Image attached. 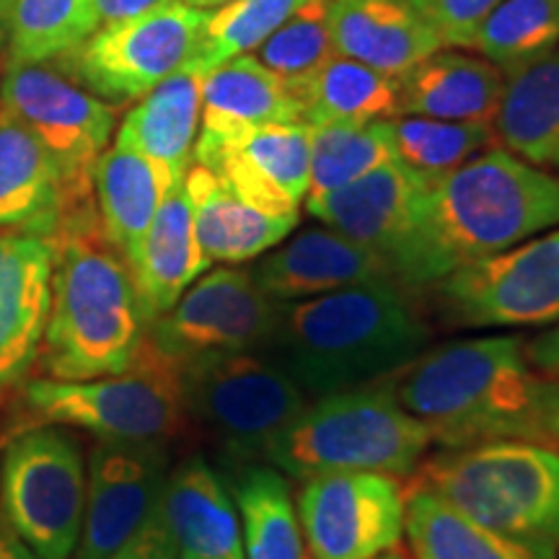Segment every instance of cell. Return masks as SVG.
Masks as SVG:
<instances>
[{"label": "cell", "instance_id": "obj_1", "mask_svg": "<svg viewBox=\"0 0 559 559\" xmlns=\"http://www.w3.org/2000/svg\"><path fill=\"white\" fill-rule=\"evenodd\" d=\"M557 226L559 177L506 148H489L430 181L394 277L425 288Z\"/></svg>", "mask_w": 559, "mask_h": 559}, {"label": "cell", "instance_id": "obj_2", "mask_svg": "<svg viewBox=\"0 0 559 559\" xmlns=\"http://www.w3.org/2000/svg\"><path fill=\"white\" fill-rule=\"evenodd\" d=\"M391 396L445 449L528 440L549 445L542 423L547 379L521 337H477L425 349L383 379Z\"/></svg>", "mask_w": 559, "mask_h": 559}, {"label": "cell", "instance_id": "obj_3", "mask_svg": "<svg viewBox=\"0 0 559 559\" xmlns=\"http://www.w3.org/2000/svg\"><path fill=\"white\" fill-rule=\"evenodd\" d=\"M430 337L400 283L376 280L283 304L264 353L309 400H319L389 379L423 355Z\"/></svg>", "mask_w": 559, "mask_h": 559}, {"label": "cell", "instance_id": "obj_4", "mask_svg": "<svg viewBox=\"0 0 559 559\" xmlns=\"http://www.w3.org/2000/svg\"><path fill=\"white\" fill-rule=\"evenodd\" d=\"M55 243L52 306L41 340L47 373L58 381L122 373L151 324L128 260L104 236L94 202L60 223Z\"/></svg>", "mask_w": 559, "mask_h": 559}, {"label": "cell", "instance_id": "obj_5", "mask_svg": "<svg viewBox=\"0 0 559 559\" xmlns=\"http://www.w3.org/2000/svg\"><path fill=\"white\" fill-rule=\"evenodd\" d=\"M510 539L559 551V451L528 440L445 449L400 481Z\"/></svg>", "mask_w": 559, "mask_h": 559}, {"label": "cell", "instance_id": "obj_6", "mask_svg": "<svg viewBox=\"0 0 559 559\" xmlns=\"http://www.w3.org/2000/svg\"><path fill=\"white\" fill-rule=\"evenodd\" d=\"M432 432L391 396L383 381L306 404L264 451L272 469L293 479L334 472H379L404 479L425 459Z\"/></svg>", "mask_w": 559, "mask_h": 559}, {"label": "cell", "instance_id": "obj_7", "mask_svg": "<svg viewBox=\"0 0 559 559\" xmlns=\"http://www.w3.org/2000/svg\"><path fill=\"white\" fill-rule=\"evenodd\" d=\"M185 417L230 459H264L311 400L264 349L207 353L179 366Z\"/></svg>", "mask_w": 559, "mask_h": 559}, {"label": "cell", "instance_id": "obj_8", "mask_svg": "<svg viewBox=\"0 0 559 559\" xmlns=\"http://www.w3.org/2000/svg\"><path fill=\"white\" fill-rule=\"evenodd\" d=\"M26 404L39 423L70 425L99 440H166L187 419L179 362L158 353L148 337L122 373L88 381H32Z\"/></svg>", "mask_w": 559, "mask_h": 559}, {"label": "cell", "instance_id": "obj_9", "mask_svg": "<svg viewBox=\"0 0 559 559\" xmlns=\"http://www.w3.org/2000/svg\"><path fill=\"white\" fill-rule=\"evenodd\" d=\"M207 19L210 11L169 0L143 16L99 26L58 58L60 70L111 107L138 102L190 62Z\"/></svg>", "mask_w": 559, "mask_h": 559}, {"label": "cell", "instance_id": "obj_10", "mask_svg": "<svg viewBox=\"0 0 559 559\" xmlns=\"http://www.w3.org/2000/svg\"><path fill=\"white\" fill-rule=\"evenodd\" d=\"M0 498L9 526L39 559H70L86 510V464L66 432L39 428L3 456Z\"/></svg>", "mask_w": 559, "mask_h": 559}, {"label": "cell", "instance_id": "obj_11", "mask_svg": "<svg viewBox=\"0 0 559 559\" xmlns=\"http://www.w3.org/2000/svg\"><path fill=\"white\" fill-rule=\"evenodd\" d=\"M438 313L461 330L559 321V226L432 283Z\"/></svg>", "mask_w": 559, "mask_h": 559}, {"label": "cell", "instance_id": "obj_12", "mask_svg": "<svg viewBox=\"0 0 559 559\" xmlns=\"http://www.w3.org/2000/svg\"><path fill=\"white\" fill-rule=\"evenodd\" d=\"M0 111L45 145L75 202L94 200V166L107 151L117 111L45 62L9 66L0 83Z\"/></svg>", "mask_w": 559, "mask_h": 559}, {"label": "cell", "instance_id": "obj_13", "mask_svg": "<svg viewBox=\"0 0 559 559\" xmlns=\"http://www.w3.org/2000/svg\"><path fill=\"white\" fill-rule=\"evenodd\" d=\"M283 304L257 285L251 270H207L169 311L148 324V340L174 362L228 349H267Z\"/></svg>", "mask_w": 559, "mask_h": 559}, {"label": "cell", "instance_id": "obj_14", "mask_svg": "<svg viewBox=\"0 0 559 559\" xmlns=\"http://www.w3.org/2000/svg\"><path fill=\"white\" fill-rule=\"evenodd\" d=\"M298 523L311 559H370L402 539V487L379 472L311 477L298 492Z\"/></svg>", "mask_w": 559, "mask_h": 559}, {"label": "cell", "instance_id": "obj_15", "mask_svg": "<svg viewBox=\"0 0 559 559\" xmlns=\"http://www.w3.org/2000/svg\"><path fill=\"white\" fill-rule=\"evenodd\" d=\"M171 461L164 440H99L86 474L81 539L70 559H107L158 506Z\"/></svg>", "mask_w": 559, "mask_h": 559}, {"label": "cell", "instance_id": "obj_16", "mask_svg": "<svg viewBox=\"0 0 559 559\" xmlns=\"http://www.w3.org/2000/svg\"><path fill=\"white\" fill-rule=\"evenodd\" d=\"M192 164L218 174L262 213L298 218L311 181V128L304 122L264 124L218 143L194 145Z\"/></svg>", "mask_w": 559, "mask_h": 559}, {"label": "cell", "instance_id": "obj_17", "mask_svg": "<svg viewBox=\"0 0 559 559\" xmlns=\"http://www.w3.org/2000/svg\"><path fill=\"white\" fill-rule=\"evenodd\" d=\"M428 185L430 179L394 158L340 190L306 200V210L324 226L376 251L394 275L415 230Z\"/></svg>", "mask_w": 559, "mask_h": 559}, {"label": "cell", "instance_id": "obj_18", "mask_svg": "<svg viewBox=\"0 0 559 559\" xmlns=\"http://www.w3.org/2000/svg\"><path fill=\"white\" fill-rule=\"evenodd\" d=\"M55 236L0 234V396L37 360L52 306Z\"/></svg>", "mask_w": 559, "mask_h": 559}, {"label": "cell", "instance_id": "obj_19", "mask_svg": "<svg viewBox=\"0 0 559 559\" xmlns=\"http://www.w3.org/2000/svg\"><path fill=\"white\" fill-rule=\"evenodd\" d=\"M257 285L280 304L306 300L353 285L394 280L376 251L330 226L306 228L251 270Z\"/></svg>", "mask_w": 559, "mask_h": 559}, {"label": "cell", "instance_id": "obj_20", "mask_svg": "<svg viewBox=\"0 0 559 559\" xmlns=\"http://www.w3.org/2000/svg\"><path fill=\"white\" fill-rule=\"evenodd\" d=\"M156 513L179 555L247 559L239 508L202 456H190L169 472Z\"/></svg>", "mask_w": 559, "mask_h": 559}, {"label": "cell", "instance_id": "obj_21", "mask_svg": "<svg viewBox=\"0 0 559 559\" xmlns=\"http://www.w3.org/2000/svg\"><path fill=\"white\" fill-rule=\"evenodd\" d=\"M330 37L334 55L394 79L445 47L407 0H332Z\"/></svg>", "mask_w": 559, "mask_h": 559}, {"label": "cell", "instance_id": "obj_22", "mask_svg": "<svg viewBox=\"0 0 559 559\" xmlns=\"http://www.w3.org/2000/svg\"><path fill=\"white\" fill-rule=\"evenodd\" d=\"M506 73L477 52L440 47L400 75V117L492 124Z\"/></svg>", "mask_w": 559, "mask_h": 559}, {"label": "cell", "instance_id": "obj_23", "mask_svg": "<svg viewBox=\"0 0 559 559\" xmlns=\"http://www.w3.org/2000/svg\"><path fill=\"white\" fill-rule=\"evenodd\" d=\"M91 202L70 198L66 179L45 145L24 124L0 111V230L55 236L70 213Z\"/></svg>", "mask_w": 559, "mask_h": 559}, {"label": "cell", "instance_id": "obj_24", "mask_svg": "<svg viewBox=\"0 0 559 559\" xmlns=\"http://www.w3.org/2000/svg\"><path fill=\"white\" fill-rule=\"evenodd\" d=\"M300 122V107L288 83L254 55H236L202 79L198 143L207 145L264 124Z\"/></svg>", "mask_w": 559, "mask_h": 559}, {"label": "cell", "instance_id": "obj_25", "mask_svg": "<svg viewBox=\"0 0 559 559\" xmlns=\"http://www.w3.org/2000/svg\"><path fill=\"white\" fill-rule=\"evenodd\" d=\"M185 190L192 205L194 234L210 264H241L275 249L298 226V218L270 215L243 202L218 174L192 164Z\"/></svg>", "mask_w": 559, "mask_h": 559}, {"label": "cell", "instance_id": "obj_26", "mask_svg": "<svg viewBox=\"0 0 559 559\" xmlns=\"http://www.w3.org/2000/svg\"><path fill=\"white\" fill-rule=\"evenodd\" d=\"M128 264L151 321L169 311L181 298V293L190 288L202 272L210 270L198 234H194L192 205L187 198L185 179L166 192L156 218L145 230L143 241Z\"/></svg>", "mask_w": 559, "mask_h": 559}, {"label": "cell", "instance_id": "obj_27", "mask_svg": "<svg viewBox=\"0 0 559 559\" xmlns=\"http://www.w3.org/2000/svg\"><path fill=\"white\" fill-rule=\"evenodd\" d=\"M181 179L158 160L122 145L104 151L96 160L91 177L94 205L104 236L124 260L135 254L166 192Z\"/></svg>", "mask_w": 559, "mask_h": 559}, {"label": "cell", "instance_id": "obj_28", "mask_svg": "<svg viewBox=\"0 0 559 559\" xmlns=\"http://www.w3.org/2000/svg\"><path fill=\"white\" fill-rule=\"evenodd\" d=\"M202 79L192 68H179L143 99H138L115 135V145L138 151L177 177H187L202 115Z\"/></svg>", "mask_w": 559, "mask_h": 559}, {"label": "cell", "instance_id": "obj_29", "mask_svg": "<svg viewBox=\"0 0 559 559\" xmlns=\"http://www.w3.org/2000/svg\"><path fill=\"white\" fill-rule=\"evenodd\" d=\"M492 128L500 148L539 169H559V47L508 70Z\"/></svg>", "mask_w": 559, "mask_h": 559}, {"label": "cell", "instance_id": "obj_30", "mask_svg": "<svg viewBox=\"0 0 559 559\" xmlns=\"http://www.w3.org/2000/svg\"><path fill=\"white\" fill-rule=\"evenodd\" d=\"M300 107V122H376L400 117V79L332 55L300 79L285 81Z\"/></svg>", "mask_w": 559, "mask_h": 559}, {"label": "cell", "instance_id": "obj_31", "mask_svg": "<svg viewBox=\"0 0 559 559\" xmlns=\"http://www.w3.org/2000/svg\"><path fill=\"white\" fill-rule=\"evenodd\" d=\"M402 498L415 559H557V551L502 536L423 489Z\"/></svg>", "mask_w": 559, "mask_h": 559}, {"label": "cell", "instance_id": "obj_32", "mask_svg": "<svg viewBox=\"0 0 559 559\" xmlns=\"http://www.w3.org/2000/svg\"><path fill=\"white\" fill-rule=\"evenodd\" d=\"M241 515L243 557L247 559H306L290 487L272 466H247L234 485Z\"/></svg>", "mask_w": 559, "mask_h": 559}, {"label": "cell", "instance_id": "obj_33", "mask_svg": "<svg viewBox=\"0 0 559 559\" xmlns=\"http://www.w3.org/2000/svg\"><path fill=\"white\" fill-rule=\"evenodd\" d=\"M559 47V0H498L461 50L477 52L502 73L542 60Z\"/></svg>", "mask_w": 559, "mask_h": 559}, {"label": "cell", "instance_id": "obj_34", "mask_svg": "<svg viewBox=\"0 0 559 559\" xmlns=\"http://www.w3.org/2000/svg\"><path fill=\"white\" fill-rule=\"evenodd\" d=\"M394 158L391 120L317 124L311 128V181L306 200L340 190Z\"/></svg>", "mask_w": 559, "mask_h": 559}, {"label": "cell", "instance_id": "obj_35", "mask_svg": "<svg viewBox=\"0 0 559 559\" xmlns=\"http://www.w3.org/2000/svg\"><path fill=\"white\" fill-rule=\"evenodd\" d=\"M5 21L11 66L55 62L99 29L94 0H13Z\"/></svg>", "mask_w": 559, "mask_h": 559}, {"label": "cell", "instance_id": "obj_36", "mask_svg": "<svg viewBox=\"0 0 559 559\" xmlns=\"http://www.w3.org/2000/svg\"><path fill=\"white\" fill-rule=\"evenodd\" d=\"M396 158L425 179H438L489 148H500L492 124L445 122L402 115L391 120Z\"/></svg>", "mask_w": 559, "mask_h": 559}, {"label": "cell", "instance_id": "obj_37", "mask_svg": "<svg viewBox=\"0 0 559 559\" xmlns=\"http://www.w3.org/2000/svg\"><path fill=\"white\" fill-rule=\"evenodd\" d=\"M309 0H230L210 11L200 45L187 68L205 75L236 55L254 52L280 24H285Z\"/></svg>", "mask_w": 559, "mask_h": 559}, {"label": "cell", "instance_id": "obj_38", "mask_svg": "<svg viewBox=\"0 0 559 559\" xmlns=\"http://www.w3.org/2000/svg\"><path fill=\"white\" fill-rule=\"evenodd\" d=\"M330 5L332 0H309L285 24H280L251 55L283 81L311 73L313 68H319L334 55L330 37Z\"/></svg>", "mask_w": 559, "mask_h": 559}, {"label": "cell", "instance_id": "obj_39", "mask_svg": "<svg viewBox=\"0 0 559 559\" xmlns=\"http://www.w3.org/2000/svg\"><path fill=\"white\" fill-rule=\"evenodd\" d=\"M407 3L423 13L425 21H430L445 47L461 50L498 0H407Z\"/></svg>", "mask_w": 559, "mask_h": 559}, {"label": "cell", "instance_id": "obj_40", "mask_svg": "<svg viewBox=\"0 0 559 559\" xmlns=\"http://www.w3.org/2000/svg\"><path fill=\"white\" fill-rule=\"evenodd\" d=\"M179 551L174 547L171 536L166 534L164 523H160L158 513L153 510L151 519L143 523V528L132 536L130 542H124L115 555L107 559H177Z\"/></svg>", "mask_w": 559, "mask_h": 559}, {"label": "cell", "instance_id": "obj_41", "mask_svg": "<svg viewBox=\"0 0 559 559\" xmlns=\"http://www.w3.org/2000/svg\"><path fill=\"white\" fill-rule=\"evenodd\" d=\"M169 0H94V11L99 26L117 24V21H128L143 13H151L166 5Z\"/></svg>", "mask_w": 559, "mask_h": 559}, {"label": "cell", "instance_id": "obj_42", "mask_svg": "<svg viewBox=\"0 0 559 559\" xmlns=\"http://www.w3.org/2000/svg\"><path fill=\"white\" fill-rule=\"evenodd\" d=\"M526 355L544 379H559V326L539 334L534 342H526Z\"/></svg>", "mask_w": 559, "mask_h": 559}, {"label": "cell", "instance_id": "obj_43", "mask_svg": "<svg viewBox=\"0 0 559 559\" xmlns=\"http://www.w3.org/2000/svg\"><path fill=\"white\" fill-rule=\"evenodd\" d=\"M542 423L551 449H559V379H547L542 396Z\"/></svg>", "mask_w": 559, "mask_h": 559}, {"label": "cell", "instance_id": "obj_44", "mask_svg": "<svg viewBox=\"0 0 559 559\" xmlns=\"http://www.w3.org/2000/svg\"><path fill=\"white\" fill-rule=\"evenodd\" d=\"M0 559H39L5 519L0 521Z\"/></svg>", "mask_w": 559, "mask_h": 559}, {"label": "cell", "instance_id": "obj_45", "mask_svg": "<svg viewBox=\"0 0 559 559\" xmlns=\"http://www.w3.org/2000/svg\"><path fill=\"white\" fill-rule=\"evenodd\" d=\"M185 3H190L194 9H202V11H215L221 9V5L230 3V0H185Z\"/></svg>", "mask_w": 559, "mask_h": 559}, {"label": "cell", "instance_id": "obj_46", "mask_svg": "<svg viewBox=\"0 0 559 559\" xmlns=\"http://www.w3.org/2000/svg\"><path fill=\"white\" fill-rule=\"evenodd\" d=\"M370 559H409V555L400 547V544H396V547L383 549L381 555H376V557H370Z\"/></svg>", "mask_w": 559, "mask_h": 559}, {"label": "cell", "instance_id": "obj_47", "mask_svg": "<svg viewBox=\"0 0 559 559\" xmlns=\"http://www.w3.org/2000/svg\"><path fill=\"white\" fill-rule=\"evenodd\" d=\"M13 0H0V19H5V13H9Z\"/></svg>", "mask_w": 559, "mask_h": 559}, {"label": "cell", "instance_id": "obj_48", "mask_svg": "<svg viewBox=\"0 0 559 559\" xmlns=\"http://www.w3.org/2000/svg\"><path fill=\"white\" fill-rule=\"evenodd\" d=\"M177 559H207V557H194V555H179Z\"/></svg>", "mask_w": 559, "mask_h": 559}]
</instances>
